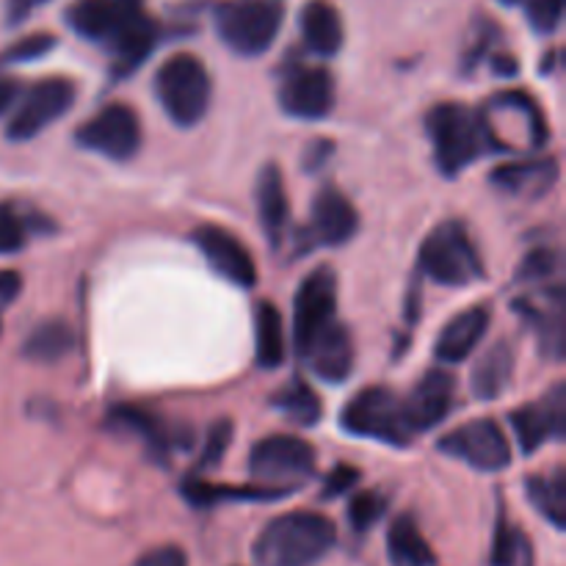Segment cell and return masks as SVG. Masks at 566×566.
Wrapping results in <instances>:
<instances>
[{
    "label": "cell",
    "mask_w": 566,
    "mask_h": 566,
    "mask_svg": "<svg viewBox=\"0 0 566 566\" xmlns=\"http://www.w3.org/2000/svg\"><path fill=\"white\" fill-rule=\"evenodd\" d=\"M337 545V525L318 512H287L271 520L252 545L254 566H315Z\"/></svg>",
    "instance_id": "obj_1"
},
{
    "label": "cell",
    "mask_w": 566,
    "mask_h": 566,
    "mask_svg": "<svg viewBox=\"0 0 566 566\" xmlns=\"http://www.w3.org/2000/svg\"><path fill=\"white\" fill-rule=\"evenodd\" d=\"M213 81L205 61L193 53H175L155 72V97L175 125L193 127L210 108Z\"/></svg>",
    "instance_id": "obj_2"
},
{
    "label": "cell",
    "mask_w": 566,
    "mask_h": 566,
    "mask_svg": "<svg viewBox=\"0 0 566 566\" xmlns=\"http://www.w3.org/2000/svg\"><path fill=\"white\" fill-rule=\"evenodd\" d=\"M426 133L434 144L437 169L446 177H459L484 153V136L475 111L462 103H440L426 114Z\"/></svg>",
    "instance_id": "obj_3"
},
{
    "label": "cell",
    "mask_w": 566,
    "mask_h": 566,
    "mask_svg": "<svg viewBox=\"0 0 566 566\" xmlns=\"http://www.w3.org/2000/svg\"><path fill=\"white\" fill-rule=\"evenodd\" d=\"M285 20V9L276 0H224L216 6L213 22L221 42L238 55L269 53Z\"/></svg>",
    "instance_id": "obj_4"
},
{
    "label": "cell",
    "mask_w": 566,
    "mask_h": 566,
    "mask_svg": "<svg viewBox=\"0 0 566 566\" xmlns=\"http://www.w3.org/2000/svg\"><path fill=\"white\" fill-rule=\"evenodd\" d=\"M420 271L437 285L468 287L484 276L479 249L462 221H442L420 247Z\"/></svg>",
    "instance_id": "obj_5"
},
{
    "label": "cell",
    "mask_w": 566,
    "mask_h": 566,
    "mask_svg": "<svg viewBox=\"0 0 566 566\" xmlns=\"http://www.w3.org/2000/svg\"><path fill=\"white\" fill-rule=\"evenodd\" d=\"M340 426L363 440L385 442L392 448H407L415 440L403 415V401L387 387H365L343 407Z\"/></svg>",
    "instance_id": "obj_6"
},
{
    "label": "cell",
    "mask_w": 566,
    "mask_h": 566,
    "mask_svg": "<svg viewBox=\"0 0 566 566\" xmlns=\"http://www.w3.org/2000/svg\"><path fill=\"white\" fill-rule=\"evenodd\" d=\"M249 473L260 486L296 492L315 473V448L302 437L271 434L249 453Z\"/></svg>",
    "instance_id": "obj_7"
},
{
    "label": "cell",
    "mask_w": 566,
    "mask_h": 566,
    "mask_svg": "<svg viewBox=\"0 0 566 566\" xmlns=\"http://www.w3.org/2000/svg\"><path fill=\"white\" fill-rule=\"evenodd\" d=\"M75 97L77 86L70 77H44V81L33 83L17 99V111L11 114L6 136L11 142H31L39 133L48 130L55 119L70 114Z\"/></svg>",
    "instance_id": "obj_8"
},
{
    "label": "cell",
    "mask_w": 566,
    "mask_h": 566,
    "mask_svg": "<svg viewBox=\"0 0 566 566\" xmlns=\"http://www.w3.org/2000/svg\"><path fill=\"white\" fill-rule=\"evenodd\" d=\"M142 119L127 103H111L77 130V144L111 160H130L142 149Z\"/></svg>",
    "instance_id": "obj_9"
},
{
    "label": "cell",
    "mask_w": 566,
    "mask_h": 566,
    "mask_svg": "<svg viewBox=\"0 0 566 566\" xmlns=\"http://www.w3.org/2000/svg\"><path fill=\"white\" fill-rule=\"evenodd\" d=\"M440 451L451 459L470 464L481 473H501L512 464V446L501 426L490 418L470 420L459 429L448 431L440 440Z\"/></svg>",
    "instance_id": "obj_10"
},
{
    "label": "cell",
    "mask_w": 566,
    "mask_h": 566,
    "mask_svg": "<svg viewBox=\"0 0 566 566\" xmlns=\"http://www.w3.org/2000/svg\"><path fill=\"white\" fill-rule=\"evenodd\" d=\"M337 321V276L329 265L310 271L293 302V340L302 352L313 337Z\"/></svg>",
    "instance_id": "obj_11"
},
{
    "label": "cell",
    "mask_w": 566,
    "mask_h": 566,
    "mask_svg": "<svg viewBox=\"0 0 566 566\" xmlns=\"http://www.w3.org/2000/svg\"><path fill=\"white\" fill-rule=\"evenodd\" d=\"M280 105L293 119H326L335 108V77L326 66H291L282 77Z\"/></svg>",
    "instance_id": "obj_12"
},
{
    "label": "cell",
    "mask_w": 566,
    "mask_h": 566,
    "mask_svg": "<svg viewBox=\"0 0 566 566\" xmlns=\"http://www.w3.org/2000/svg\"><path fill=\"white\" fill-rule=\"evenodd\" d=\"M191 241L197 243L210 269L224 276L227 282L238 287H252L258 282V265H254L252 252L230 230L219 224H199L191 232Z\"/></svg>",
    "instance_id": "obj_13"
},
{
    "label": "cell",
    "mask_w": 566,
    "mask_h": 566,
    "mask_svg": "<svg viewBox=\"0 0 566 566\" xmlns=\"http://www.w3.org/2000/svg\"><path fill=\"white\" fill-rule=\"evenodd\" d=\"M514 434L523 453H536L545 442L564 440L566 434V392L556 385L545 398L525 403L512 412Z\"/></svg>",
    "instance_id": "obj_14"
},
{
    "label": "cell",
    "mask_w": 566,
    "mask_h": 566,
    "mask_svg": "<svg viewBox=\"0 0 566 566\" xmlns=\"http://www.w3.org/2000/svg\"><path fill=\"white\" fill-rule=\"evenodd\" d=\"M160 42L158 22L149 14H144L142 6H133L127 17L122 20L119 31L111 36L108 50L114 55V75L125 77L136 72L144 61L153 55L155 44Z\"/></svg>",
    "instance_id": "obj_15"
},
{
    "label": "cell",
    "mask_w": 566,
    "mask_h": 566,
    "mask_svg": "<svg viewBox=\"0 0 566 566\" xmlns=\"http://www.w3.org/2000/svg\"><path fill=\"white\" fill-rule=\"evenodd\" d=\"M298 357L307 363V368L313 370L318 379L329 381V385H340V381H346L354 370L352 332H348L340 321H335V324L326 326L318 337H313V340L298 352Z\"/></svg>",
    "instance_id": "obj_16"
},
{
    "label": "cell",
    "mask_w": 566,
    "mask_h": 566,
    "mask_svg": "<svg viewBox=\"0 0 566 566\" xmlns=\"http://www.w3.org/2000/svg\"><path fill=\"white\" fill-rule=\"evenodd\" d=\"M310 227H313V235L318 243H324V247H343V243H348L357 235L359 213L340 188L324 186L313 199Z\"/></svg>",
    "instance_id": "obj_17"
},
{
    "label": "cell",
    "mask_w": 566,
    "mask_h": 566,
    "mask_svg": "<svg viewBox=\"0 0 566 566\" xmlns=\"http://www.w3.org/2000/svg\"><path fill=\"white\" fill-rule=\"evenodd\" d=\"M453 407V376L448 370H429L423 379L415 385L412 396L403 401V415L412 429V434L434 429L448 418Z\"/></svg>",
    "instance_id": "obj_18"
},
{
    "label": "cell",
    "mask_w": 566,
    "mask_h": 566,
    "mask_svg": "<svg viewBox=\"0 0 566 566\" xmlns=\"http://www.w3.org/2000/svg\"><path fill=\"white\" fill-rule=\"evenodd\" d=\"M490 321H492V310L486 307V304H475V307L464 310V313H459L457 318L448 321L434 343L437 359L446 365L464 363V359L481 346L486 329H490Z\"/></svg>",
    "instance_id": "obj_19"
},
{
    "label": "cell",
    "mask_w": 566,
    "mask_h": 566,
    "mask_svg": "<svg viewBox=\"0 0 566 566\" xmlns=\"http://www.w3.org/2000/svg\"><path fill=\"white\" fill-rule=\"evenodd\" d=\"M133 6L138 3H122V0H75L66 9L64 20L77 36L88 39V42L108 44Z\"/></svg>",
    "instance_id": "obj_20"
},
{
    "label": "cell",
    "mask_w": 566,
    "mask_h": 566,
    "mask_svg": "<svg viewBox=\"0 0 566 566\" xmlns=\"http://www.w3.org/2000/svg\"><path fill=\"white\" fill-rule=\"evenodd\" d=\"M304 44L310 53L332 59L343 48V17L329 0H310L298 17Z\"/></svg>",
    "instance_id": "obj_21"
},
{
    "label": "cell",
    "mask_w": 566,
    "mask_h": 566,
    "mask_svg": "<svg viewBox=\"0 0 566 566\" xmlns=\"http://www.w3.org/2000/svg\"><path fill=\"white\" fill-rule=\"evenodd\" d=\"M258 210H260V224H263L269 241L282 243L291 221V202H287V188L285 177H282L280 166L269 164L260 171L258 180Z\"/></svg>",
    "instance_id": "obj_22"
},
{
    "label": "cell",
    "mask_w": 566,
    "mask_h": 566,
    "mask_svg": "<svg viewBox=\"0 0 566 566\" xmlns=\"http://www.w3.org/2000/svg\"><path fill=\"white\" fill-rule=\"evenodd\" d=\"M180 495L191 503L193 509H210L219 503L232 501H249V503H265V501H282V497L293 495L287 490H274V486H221L210 484L202 479H186L180 484Z\"/></svg>",
    "instance_id": "obj_23"
},
{
    "label": "cell",
    "mask_w": 566,
    "mask_h": 566,
    "mask_svg": "<svg viewBox=\"0 0 566 566\" xmlns=\"http://www.w3.org/2000/svg\"><path fill=\"white\" fill-rule=\"evenodd\" d=\"M387 562L390 566H437V553L431 551L412 514L392 520L387 531Z\"/></svg>",
    "instance_id": "obj_24"
},
{
    "label": "cell",
    "mask_w": 566,
    "mask_h": 566,
    "mask_svg": "<svg viewBox=\"0 0 566 566\" xmlns=\"http://www.w3.org/2000/svg\"><path fill=\"white\" fill-rule=\"evenodd\" d=\"M558 164L553 158L517 160L492 171V182L509 193H545L556 182Z\"/></svg>",
    "instance_id": "obj_25"
},
{
    "label": "cell",
    "mask_w": 566,
    "mask_h": 566,
    "mask_svg": "<svg viewBox=\"0 0 566 566\" xmlns=\"http://www.w3.org/2000/svg\"><path fill=\"white\" fill-rule=\"evenodd\" d=\"M514 376V348L512 343H495L473 368V396L481 401H495L503 396Z\"/></svg>",
    "instance_id": "obj_26"
},
{
    "label": "cell",
    "mask_w": 566,
    "mask_h": 566,
    "mask_svg": "<svg viewBox=\"0 0 566 566\" xmlns=\"http://www.w3.org/2000/svg\"><path fill=\"white\" fill-rule=\"evenodd\" d=\"M254 363L263 370H274L285 363V326L280 310L271 302H260L254 310Z\"/></svg>",
    "instance_id": "obj_27"
},
{
    "label": "cell",
    "mask_w": 566,
    "mask_h": 566,
    "mask_svg": "<svg viewBox=\"0 0 566 566\" xmlns=\"http://www.w3.org/2000/svg\"><path fill=\"white\" fill-rule=\"evenodd\" d=\"M108 426L114 431H122V434L138 437V440L147 442L153 451H158V453L171 451V440H175V437H171V431L166 429V426L160 423L153 412H144V409L125 403V407L111 409Z\"/></svg>",
    "instance_id": "obj_28"
},
{
    "label": "cell",
    "mask_w": 566,
    "mask_h": 566,
    "mask_svg": "<svg viewBox=\"0 0 566 566\" xmlns=\"http://www.w3.org/2000/svg\"><path fill=\"white\" fill-rule=\"evenodd\" d=\"M528 501L547 523L556 531L566 528V475L564 470H553L551 475H531L528 484Z\"/></svg>",
    "instance_id": "obj_29"
},
{
    "label": "cell",
    "mask_w": 566,
    "mask_h": 566,
    "mask_svg": "<svg viewBox=\"0 0 566 566\" xmlns=\"http://www.w3.org/2000/svg\"><path fill=\"white\" fill-rule=\"evenodd\" d=\"M75 348V332L64 321H44L22 343V354L33 363H59Z\"/></svg>",
    "instance_id": "obj_30"
},
{
    "label": "cell",
    "mask_w": 566,
    "mask_h": 566,
    "mask_svg": "<svg viewBox=\"0 0 566 566\" xmlns=\"http://www.w3.org/2000/svg\"><path fill=\"white\" fill-rule=\"evenodd\" d=\"M490 566H531V545L520 528L509 523L506 512H497L495 534H492Z\"/></svg>",
    "instance_id": "obj_31"
},
{
    "label": "cell",
    "mask_w": 566,
    "mask_h": 566,
    "mask_svg": "<svg viewBox=\"0 0 566 566\" xmlns=\"http://www.w3.org/2000/svg\"><path fill=\"white\" fill-rule=\"evenodd\" d=\"M274 407L298 426H315L321 420V412H324L318 392L302 379H293L291 385L282 387L274 398Z\"/></svg>",
    "instance_id": "obj_32"
},
{
    "label": "cell",
    "mask_w": 566,
    "mask_h": 566,
    "mask_svg": "<svg viewBox=\"0 0 566 566\" xmlns=\"http://www.w3.org/2000/svg\"><path fill=\"white\" fill-rule=\"evenodd\" d=\"M387 497L376 490L357 492V495L348 501V525L354 528V534H368L376 523L387 514Z\"/></svg>",
    "instance_id": "obj_33"
},
{
    "label": "cell",
    "mask_w": 566,
    "mask_h": 566,
    "mask_svg": "<svg viewBox=\"0 0 566 566\" xmlns=\"http://www.w3.org/2000/svg\"><path fill=\"white\" fill-rule=\"evenodd\" d=\"M55 44H59V39H55L53 33H31V36H22L0 53V66L28 64V61L42 59V55H48Z\"/></svg>",
    "instance_id": "obj_34"
},
{
    "label": "cell",
    "mask_w": 566,
    "mask_h": 566,
    "mask_svg": "<svg viewBox=\"0 0 566 566\" xmlns=\"http://www.w3.org/2000/svg\"><path fill=\"white\" fill-rule=\"evenodd\" d=\"M25 219L11 205H0V254H14L25 247Z\"/></svg>",
    "instance_id": "obj_35"
},
{
    "label": "cell",
    "mask_w": 566,
    "mask_h": 566,
    "mask_svg": "<svg viewBox=\"0 0 566 566\" xmlns=\"http://www.w3.org/2000/svg\"><path fill=\"white\" fill-rule=\"evenodd\" d=\"M525 14L536 33H553L562 25L564 0H525Z\"/></svg>",
    "instance_id": "obj_36"
},
{
    "label": "cell",
    "mask_w": 566,
    "mask_h": 566,
    "mask_svg": "<svg viewBox=\"0 0 566 566\" xmlns=\"http://www.w3.org/2000/svg\"><path fill=\"white\" fill-rule=\"evenodd\" d=\"M230 437H232V423L230 420H219V423L210 426L208 440H205L202 457H199V470H213L221 464V457L230 448Z\"/></svg>",
    "instance_id": "obj_37"
},
{
    "label": "cell",
    "mask_w": 566,
    "mask_h": 566,
    "mask_svg": "<svg viewBox=\"0 0 566 566\" xmlns=\"http://www.w3.org/2000/svg\"><path fill=\"white\" fill-rule=\"evenodd\" d=\"M556 271H558V254L553 252V249H536V252H531L528 258L523 260V265H520V280H528V282L551 280Z\"/></svg>",
    "instance_id": "obj_38"
},
{
    "label": "cell",
    "mask_w": 566,
    "mask_h": 566,
    "mask_svg": "<svg viewBox=\"0 0 566 566\" xmlns=\"http://www.w3.org/2000/svg\"><path fill=\"white\" fill-rule=\"evenodd\" d=\"M359 481V470L352 468V464H337L335 470H332L329 475H326L324 481V492H321V497L324 501H335V497H343L346 492H352L354 486H357Z\"/></svg>",
    "instance_id": "obj_39"
},
{
    "label": "cell",
    "mask_w": 566,
    "mask_h": 566,
    "mask_svg": "<svg viewBox=\"0 0 566 566\" xmlns=\"http://www.w3.org/2000/svg\"><path fill=\"white\" fill-rule=\"evenodd\" d=\"M133 566H188V556L177 545H160L144 553Z\"/></svg>",
    "instance_id": "obj_40"
},
{
    "label": "cell",
    "mask_w": 566,
    "mask_h": 566,
    "mask_svg": "<svg viewBox=\"0 0 566 566\" xmlns=\"http://www.w3.org/2000/svg\"><path fill=\"white\" fill-rule=\"evenodd\" d=\"M44 3H50V0H6V20H9V25H20Z\"/></svg>",
    "instance_id": "obj_41"
},
{
    "label": "cell",
    "mask_w": 566,
    "mask_h": 566,
    "mask_svg": "<svg viewBox=\"0 0 566 566\" xmlns=\"http://www.w3.org/2000/svg\"><path fill=\"white\" fill-rule=\"evenodd\" d=\"M22 291V280L17 271H6L0 269V307H9Z\"/></svg>",
    "instance_id": "obj_42"
},
{
    "label": "cell",
    "mask_w": 566,
    "mask_h": 566,
    "mask_svg": "<svg viewBox=\"0 0 566 566\" xmlns=\"http://www.w3.org/2000/svg\"><path fill=\"white\" fill-rule=\"evenodd\" d=\"M20 94H22V86L17 77L0 75V116H3L6 111H11V105L20 99Z\"/></svg>",
    "instance_id": "obj_43"
},
{
    "label": "cell",
    "mask_w": 566,
    "mask_h": 566,
    "mask_svg": "<svg viewBox=\"0 0 566 566\" xmlns=\"http://www.w3.org/2000/svg\"><path fill=\"white\" fill-rule=\"evenodd\" d=\"M501 3H503V6H517L520 0H501Z\"/></svg>",
    "instance_id": "obj_44"
},
{
    "label": "cell",
    "mask_w": 566,
    "mask_h": 566,
    "mask_svg": "<svg viewBox=\"0 0 566 566\" xmlns=\"http://www.w3.org/2000/svg\"><path fill=\"white\" fill-rule=\"evenodd\" d=\"M122 3H138V0H122Z\"/></svg>",
    "instance_id": "obj_45"
}]
</instances>
